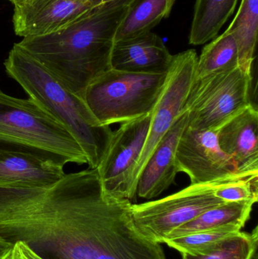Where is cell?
<instances>
[{
    "label": "cell",
    "instance_id": "d6986e66",
    "mask_svg": "<svg viewBox=\"0 0 258 259\" xmlns=\"http://www.w3.org/2000/svg\"><path fill=\"white\" fill-rule=\"evenodd\" d=\"M239 66V52L236 40L224 32L203 48L197 60L194 80L233 71Z\"/></svg>",
    "mask_w": 258,
    "mask_h": 259
},
{
    "label": "cell",
    "instance_id": "9a60e30c",
    "mask_svg": "<svg viewBox=\"0 0 258 259\" xmlns=\"http://www.w3.org/2000/svg\"><path fill=\"white\" fill-rule=\"evenodd\" d=\"M254 204L251 201L225 202L179 227L166 239L209 230L230 229L239 232L249 220Z\"/></svg>",
    "mask_w": 258,
    "mask_h": 259
},
{
    "label": "cell",
    "instance_id": "5bb4252c",
    "mask_svg": "<svg viewBox=\"0 0 258 259\" xmlns=\"http://www.w3.org/2000/svg\"><path fill=\"white\" fill-rule=\"evenodd\" d=\"M65 175L63 166L35 155L0 150V187L48 188Z\"/></svg>",
    "mask_w": 258,
    "mask_h": 259
},
{
    "label": "cell",
    "instance_id": "d4e9b609",
    "mask_svg": "<svg viewBox=\"0 0 258 259\" xmlns=\"http://www.w3.org/2000/svg\"><path fill=\"white\" fill-rule=\"evenodd\" d=\"M92 3H94L95 6H98V5L103 4V3H111V2H115V1H125L127 3H128L130 4L131 3L132 0H91Z\"/></svg>",
    "mask_w": 258,
    "mask_h": 259
},
{
    "label": "cell",
    "instance_id": "3957f363",
    "mask_svg": "<svg viewBox=\"0 0 258 259\" xmlns=\"http://www.w3.org/2000/svg\"><path fill=\"white\" fill-rule=\"evenodd\" d=\"M0 150L22 152L61 166L87 164L73 136L34 101L0 90Z\"/></svg>",
    "mask_w": 258,
    "mask_h": 259
},
{
    "label": "cell",
    "instance_id": "8992f818",
    "mask_svg": "<svg viewBox=\"0 0 258 259\" xmlns=\"http://www.w3.org/2000/svg\"><path fill=\"white\" fill-rule=\"evenodd\" d=\"M219 183L190 184L162 199L133 203V224L145 239L162 244L179 227L194 220L204 211L225 203L214 193Z\"/></svg>",
    "mask_w": 258,
    "mask_h": 259
},
{
    "label": "cell",
    "instance_id": "5b68a950",
    "mask_svg": "<svg viewBox=\"0 0 258 259\" xmlns=\"http://www.w3.org/2000/svg\"><path fill=\"white\" fill-rule=\"evenodd\" d=\"M252 75L239 67L193 80L185 103L187 127L217 131L250 102Z\"/></svg>",
    "mask_w": 258,
    "mask_h": 259
},
{
    "label": "cell",
    "instance_id": "cb8c5ba5",
    "mask_svg": "<svg viewBox=\"0 0 258 259\" xmlns=\"http://www.w3.org/2000/svg\"><path fill=\"white\" fill-rule=\"evenodd\" d=\"M13 245L0 240V259H9Z\"/></svg>",
    "mask_w": 258,
    "mask_h": 259
},
{
    "label": "cell",
    "instance_id": "ac0fdd59",
    "mask_svg": "<svg viewBox=\"0 0 258 259\" xmlns=\"http://www.w3.org/2000/svg\"><path fill=\"white\" fill-rule=\"evenodd\" d=\"M258 0H242L234 19L226 31L236 40L239 66L251 74L257 42Z\"/></svg>",
    "mask_w": 258,
    "mask_h": 259
},
{
    "label": "cell",
    "instance_id": "4316f807",
    "mask_svg": "<svg viewBox=\"0 0 258 259\" xmlns=\"http://www.w3.org/2000/svg\"><path fill=\"white\" fill-rule=\"evenodd\" d=\"M8 1L10 2V3H12V4L15 5L16 4V3H20V2L23 1V0H8Z\"/></svg>",
    "mask_w": 258,
    "mask_h": 259
},
{
    "label": "cell",
    "instance_id": "277c9868",
    "mask_svg": "<svg viewBox=\"0 0 258 259\" xmlns=\"http://www.w3.org/2000/svg\"><path fill=\"white\" fill-rule=\"evenodd\" d=\"M167 73L144 74L111 68L87 87L83 100L102 125L132 121L152 112Z\"/></svg>",
    "mask_w": 258,
    "mask_h": 259
},
{
    "label": "cell",
    "instance_id": "7c38bea8",
    "mask_svg": "<svg viewBox=\"0 0 258 259\" xmlns=\"http://www.w3.org/2000/svg\"><path fill=\"white\" fill-rule=\"evenodd\" d=\"M258 112L249 104L217 131L218 145L244 177L258 175Z\"/></svg>",
    "mask_w": 258,
    "mask_h": 259
},
{
    "label": "cell",
    "instance_id": "8fae6325",
    "mask_svg": "<svg viewBox=\"0 0 258 259\" xmlns=\"http://www.w3.org/2000/svg\"><path fill=\"white\" fill-rule=\"evenodd\" d=\"M188 112L183 111L165 134L144 166L136 187V196L152 199L168 190L178 174L175 163L177 146L187 127Z\"/></svg>",
    "mask_w": 258,
    "mask_h": 259
},
{
    "label": "cell",
    "instance_id": "9c48e42d",
    "mask_svg": "<svg viewBox=\"0 0 258 259\" xmlns=\"http://www.w3.org/2000/svg\"><path fill=\"white\" fill-rule=\"evenodd\" d=\"M151 118V112L121 123L113 131L109 149L96 168L106 194L129 200V181L142 153Z\"/></svg>",
    "mask_w": 258,
    "mask_h": 259
},
{
    "label": "cell",
    "instance_id": "52a82bcc",
    "mask_svg": "<svg viewBox=\"0 0 258 259\" xmlns=\"http://www.w3.org/2000/svg\"><path fill=\"white\" fill-rule=\"evenodd\" d=\"M198 56L194 50L173 56L171 66L157 103L151 112L148 136L140 157L132 172L128 186V199L136 200L138 180L153 151L184 111L185 103L195 78Z\"/></svg>",
    "mask_w": 258,
    "mask_h": 259
},
{
    "label": "cell",
    "instance_id": "7a4b0ae2",
    "mask_svg": "<svg viewBox=\"0 0 258 259\" xmlns=\"http://www.w3.org/2000/svg\"><path fill=\"white\" fill-rule=\"evenodd\" d=\"M4 66L11 78L73 136L83 149L89 168L98 167L112 140L110 126L102 125L81 97L65 89L57 80L17 44Z\"/></svg>",
    "mask_w": 258,
    "mask_h": 259
},
{
    "label": "cell",
    "instance_id": "e0dca14e",
    "mask_svg": "<svg viewBox=\"0 0 258 259\" xmlns=\"http://www.w3.org/2000/svg\"><path fill=\"white\" fill-rule=\"evenodd\" d=\"M238 0H196L189 42L202 45L218 36L233 15Z\"/></svg>",
    "mask_w": 258,
    "mask_h": 259
},
{
    "label": "cell",
    "instance_id": "7402d4cb",
    "mask_svg": "<svg viewBox=\"0 0 258 259\" xmlns=\"http://www.w3.org/2000/svg\"><path fill=\"white\" fill-rule=\"evenodd\" d=\"M214 193L225 202L251 201L256 203L258 199V175L219 183Z\"/></svg>",
    "mask_w": 258,
    "mask_h": 259
},
{
    "label": "cell",
    "instance_id": "6da1fadb",
    "mask_svg": "<svg viewBox=\"0 0 258 259\" xmlns=\"http://www.w3.org/2000/svg\"><path fill=\"white\" fill-rule=\"evenodd\" d=\"M129 3L98 5L54 33L18 42L65 89L83 99L87 87L112 68L115 35Z\"/></svg>",
    "mask_w": 258,
    "mask_h": 259
},
{
    "label": "cell",
    "instance_id": "44dd1931",
    "mask_svg": "<svg viewBox=\"0 0 258 259\" xmlns=\"http://www.w3.org/2000/svg\"><path fill=\"white\" fill-rule=\"evenodd\" d=\"M258 248V228L251 233L240 232L226 240L207 255L181 253L182 259H251Z\"/></svg>",
    "mask_w": 258,
    "mask_h": 259
},
{
    "label": "cell",
    "instance_id": "30bf717a",
    "mask_svg": "<svg viewBox=\"0 0 258 259\" xmlns=\"http://www.w3.org/2000/svg\"><path fill=\"white\" fill-rule=\"evenodd\" d=\"M14 6V30L23 38L54 33L95 6L91 0H23Z\"/></svg>",
    "mask_w": 258,
    "mask_h": 259
},
{
    "label": "cell",
    "instance_id": "603a6c76",
    "mask_svg": "<svg viewBox=\"0 0 258 259\" xmlns=\"http://www.w3.org/2000/svg\"><path fill=\"white\" fill-rule=\"evenodd\" d=\"M9 259H45L36 253L27 243L18 241L14 243Z\"/></svg>",
    "mask_w": 258,
    "mask_h": 259
},
{
    "label": "cell",
    "instance_id": "484cf974",
    "mask_svg": "<svg viewBox=\"0 0 258 259\" xmlns=\"http://www.w3.org/2000/svg\"><path fill=\"white\" fill-rule=\"evenodd\" d=\"M251 259H258V252L257 250H256L255 252L253 254L252 257H251Z\"/></svg>",
    "mask_w": 258,
    "mask_h": 259
},
{
    "label": "cell",
    "instance_id": "ffe728a7",
    "mask_svg": "<svg viewBox=\"0 0 258 259\" xmlns=\"http://www.w3.org/2000/svg\"><path fill=\"white\" fill-rule=\"evenodd\" d=\"M240 232V231H239ZM237 231L230 229H215L198 231L164 241L168 246L189 255H207L218 249L226 240L236 235Z\"/></svg>",
    "mask_w": 258,
    "mask_h": 259
},
{
    "label": "cell",
    "instance_id": "4fadbf2b",
    "mask_svg": "<svg viewBox=\"0 0 258 259\" xmlns=\"http://www.w3.org/2000/svg\"><path fill=\"white\" fill-rule=\"evenodd\" d=\"M173 56L160 36L152 32L117 41L112 50V68L128 72L165 74Z\"/></svg>",
    "mask_w": 258,
    "mask_h": 259
},
{
    "label": "cell",
    "instance_id": "ba28073f",
    "mask_svg": "<svg viewBox=\"0 0 258 259\" xmlns=\"http://www.w3.org/2000/svg\"><path fill=\"white\" fill-rule=\"evenodd\" d=\"M175 163L178 173L187 175L191 184L249 178L241 175L233 159L220 148L215 131H196L186 127L177 146Z\"/></svg>",
    "mask_w": 258,
    "mask_h": 259
},
{
    "label": "cell",
    "instance_id": "2e32d148",
    "mask_svg": "<svg viewBox=\"0 0 258 259\" xmlns=\"http://www.w3.org/2000/svg\"><path fill=\"white\" fill-rule=\"evenodd\" d=\"M176 0H132L115 35V42L151 31L170 16Z\"/></svg>",
    "mask_w": 258,
    "mask_h": 259
}]
</instances>
